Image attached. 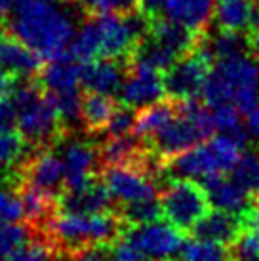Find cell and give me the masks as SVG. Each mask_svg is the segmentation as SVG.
<instances>
[{
  "label": "cell",
  "instance_id": "19",
  "mask_svg": "<svg viewBox=\"0 0 259 261\" xmlns=\"http://www.w3.org/2000/svg\"><path fill=\"white\" fill-rule=\"evenodd\" d=\"M126 76V61L97 58L82 63V88L101 94H116Z\"/></svg>",
  "mask_w": 259,
  "mask_h": 261
},
{
  "label": "cell",
  "instance_id": "3",
  "mask_svg": "<svg viewBox=\"0 0 259 261\" xmlns=\"http://www.w3.org/2000/svg\"><path fill=\"white\" fill-rule=\"evenodd\" d=\"M10 99L17 111V132L31 149L58 147L69 136L67 124L38 79L15 80Z\"/></svg>",
  "mask_w": 259,
  "mask_h": 261
},
{
  "label": "cell",
  "instance_id": "29",
  "mask_svg": "<svg viewBox=\"0 0 259 261\" xmlns=\"http://www.w3.org/2000/svg\"><path fill=\"white\" fill-rule=\"evenodd\" d=\"M230 175L252 195L259 193V154L244 152L237 166L230 170Z\"/></svg>",
  "mask_w": 259,
  "mask_h": 261
},
{
  "label": "cell",
  "instance_id": "25",
  "mask_svg": "<svg viewBox=\"0 0 259 261\" xmlns=\"http://www.w3.org/2000/svg\"><path fill=\"white\" fill-rule=\"evenodd\" d=\"M214 59L229 58L237 54H250L248 51V38L242 33H230V31H217L212 37L206 35L202 44Z\"/></svg>",
  "mask_w": 259,
  "mask_h": 261
},
{
  "label": "cell",
  "instance_id": "11",
  "mask_svg": "<svg viewBox=\"0 0 259 261\" xmlns=\"http://www.w3.org/2000/svg\"><path fill=\"white\" fill-rule=\"evenodd\" d=\"M124 237L147 257V261L172 259L185 244L183 231L170 221H152L143 225H128Z\"/></svg>",
  "mask_w": 259,
  "mask_h": 261
},
{
  "label": "cell",
  "instance_id": "36",
  "mask_svg": "<svg viewBox=\"0 0 259 261\" xmlns=\"http://www.w3.org/2000/svg\"><path fill=\"white\" fill-rule=\"evenodd\" d=\"M246 130H248V136L252 139L253 143H257L259 145V107L257 109L250 111L248 115H246Z\"/></svg>",
  "mask_w": 259,
  "mask_h": 261
},
{
  "label": "cell",
  "instance_id": "13",
  "mask_svg": "<svg viewBox=\"0 0 259 261\" xmlns=\"http://www.w3.org/2000/svg\"><path fill=\"white\" fill-rule=\"evenodd\" d=\"M42 58L4 27L0 29V69L15 80L35 79L42 71Z\"/></svg>",
  "mask_w": 259,
  "mask_h": 261
},
{
  "label": "cell",
  "instance_id": "12",
  "mask_svg": "<svg viewBox=\"0 0 259 261\" xmlns=\"http://www.w3.org/2000/svg\"><path fill=\"white\" fill-rule=\"evenodd\" d=\"M67 138L63 139L65 145L61 152L65 162V191L86 185L90 179L97 177V170H101L99 145H95L88 139Z\"/></svg>",
  "mask_w": 259,
  "mask_h": 261
},
{
  "label": "cell",
  "instance_id": "32",
  "mask_svg": "<svg viewBox=\"0 0 259 261\" xmlns=\"http://www.w3.org/2000/svg\"><path fill=\"white\" fill-rule=\"evenodd\" d=\"M25 221L23 202L15 189H0V223Z\"/></svg>",
  "mask_w": 259,
  "mask_h": 261
},
{
  "label": "cell",
  "instance_id": "42",
  "mask_svg": "<svg viewBox=\"0 0 259 261\" xmlns=\"http://www.w3.org/2000/svg\"><path fill=\"white\" fill-rule=\"evenodd\" d=\"M246 261H259V257H255V259H246Z\"/></svg>",
  "mask_w": 259,
  "mask_h": 261
},
{
  "label": "cell",
  "instance_id": "26",
  "mask_svg": "<svg viewBox=\"0 0 259 261\" xmlns=\"http://www.w3.org/2000/svg\"><path fill=\"white\" fill-rule=\"evenodd\" d=\"M118 214L122 216L126 227L128 225H143V223H152V221H160L164 218V210L160 198H147V200H137V202L122 204L118 208Z\"/></svg>",
  "mask_w": 259,
  "mask_h": 261
},
{
  "label": "cell",
  "instance_id": "15",
  "mask_svg": "<svg viewBox=\"0 0 259 261\" xmlns=\"http://www.w3.org/2000/svg\"><path fill=\"white\" fill-rule=\"evenodd\" d=\"M113 195L99 175L79 189H67L59 196V210L76 214H97L113 210Z\"/></svg>",
  "mask_w": 259,
  "mask_h": 261
},
{
  "label": "cell",
  "instance_id": "8",
  "mask_svg": "<svg viewBox=\"0 0 259 261\" xmlns=\"http://www.w3.org/2000/svg\"><path fill=\"white\" fill-rule=\"evenodd\" d=\"M214 61L216 59L210 56L204 46L177 59L164 73L166 95L172 99L200 97Z\"/></svg>",
  "mask_w": 259,
  "mask_h": 261
},
{
  "label": "cell",
  "instance_id": "6",
  "mask_svg": "<svg viewBox=\"0 0 259 261\" xmlns=\"http://www.w3.org/2000/svg\"><path fill=\"white\" fill-rule=\"evenodd\" d=\"M244 152V147L230 136L217 134L166 160L164 174L202 181L210 175L230 174Z\"/></svg>",
  "mask_w": 259,
  "mask_h": 261
},
{
  "label": "cell",
  "instance_id": "33",
  "mask_svg": "<svg viewBox=\"0 0 259 261\" xmlns=\"http://www.w3.org/2000/svg\"><path fill=\"white\" fill-rule=\"evenodd\" d=\"M136 115L137 109L118 101L115 113H113V118H111V122L107 126V136H128V134H134Z\"/></svg>",
  "mask_w": 259,
  "mask_h": 261
},
{
  "label": "cell",
  "instance_id": "22",
  "mask_svg": "<svg viewBox=\"0 0 259 261\" xmlns=\"http://www.w3.org/2000/svg\"><path fill=\"white\" fill-rule=\"evenodd\" d=\"M116 105H118V101L111 94L84 90L82 101H80V122L84 126V130L90 136L105 134Z\"/></svg>",
  "mask_w": 259,
  "mask_h": 261
},
{
  "label": "cell",
  "instance_id": "28",
  "mask_svg": "<svg viewBox=\"0 0 259 261\" xmlns=\"http://www.w3.org/2000/svg\"><path fill=\"white\" fill-rule=\"evenodd\" d=\"M27 141L19 132H4L0 134V170L14 172L23 162V152L27 149Z\"/></svg>",
  "mask_w": 259,
  "mask_h": 261
},
{
  "label": "cell",
  "instance_id": "41",
  "mask_svg": "<svg viewBox=\"0 0 259 261\" xmlns=\"http://www.w3.org/2000/svg\"><path fill=\"white\" fill-rule=\"evenodd\" d=\"M65 2H69V4H72V2H76V0H65Z\"/></svg>",
  "mask_w": 259,
  "mask_h": 261
},
{
  "label": "cell",
  "instance_id": "30",
  "mask_svg": "<svg viewBox=\"0 0 259 261\" xmlns=\"http://www.w3.org/2000/svg\"><path fill=\"white\" fill-rule=\"evenodd\" d=\"M88 14H116L128 15L139 12V0H76Z\"/></svg>",
  "mask_w": 259,
  "mask_h": 261
},
{
  "label": "cell",
  "instance_id": "21",
  "mask_svg": "<svg viewBox=\"0 0 259 261\" xmlns=\"http://www.w3.org/2000/svg\"><path fill=\"white\" fill-rule=\"evenodd\" d=\"M217 29L248 35L259 23V8L255 0H217L216 2Z\"/></svg>",
  "mask_w": 259,
  "mask_h": 261
},
{
  "label": "cell",
  "instance_id": "20",
  "mask_svg": "<svg viewBox=\"0 0 259 261\" xmlns=\"http://www.w3.org/2000/svg\"><path fill=\"white\" fill-rule=\"evenodd\" d=\"M216 0H166L160 15L196 33H208Z\"/></svg>",
  "mask_w": 259,
  "mask_h": 261
},
{
  "label": "cell",
  "instance_id": "4",
  "mask_svg": "<svg viewBox=\"0 0 259 261\" xmlns=\"http://www.w3.org/2000/svg\"><path fill=\"white\" fill-rule=\"evenodd\" d=\"M259 61L252 54H237L214 61L202 90L208 107L235 105L242 115L259 107Z\"/></svg>",
  "mask_w": 259,
  "mask_h": 261
},
{
  "label": "cell",
  "instance_id": "17",
  "mask_svg": "<svg viewBox=\"0 0 259 261\" xmlns=\"http://www.w3.org/2000/svg\"><path fill=\"white\" fill-rule=\"evenodd\" d=\"M191 231L196 239L216 240V242L235 246L244 231V216L237 214V212L214 208L194 225Z\"/></svg>",
  "mask_w": 259,
  "mask_h": 261
},
{
  "label": "cell",
  "instance_id": "18",
  "mask_svg": "<svg viewBox=\"0 0 259 261\" xmlns=\"http://www.w3.org/2000/svg\"><path fill=\"white\" fill-rule=\"evenodd\" d=\"M38 82L48 94H69L82 88V63L65 54L61 58L50 59L44 63L38 74Z\"/></svg>",
  "mask_w": 259,
  "mask_h": 261
},
{
  "label": "cell",
  "instance_id": "9",
  "mask_svg": "<svg viewBox=\"0 0 259 261\" xmlns=\"http://www.w3.org/2000/svg\"><path fill=\"white\" fill-rule=\"evenodd\" d=\"M116 94L118 101L134 109H141L145 105L160 101L168 97L164 73L143 59L132 56L126 59V76Z\"/></svg>",
  "mask_w": 259,
  "mask_h": 261
},
{
  "label": "cell",
  "instance_id": "2",
  "mask_svg": "<svg viewBox=\"0 0 259 261\" xmlns=\"http://www.w3.org/2000/svg\"><path fill=\"white\" fill-rule=\"evenodd\" d=\"M124 229L126 223L115 208L97 214L58 210V214L48 221L44 231L36 239L48 240L58 257H69L86 248L109 246L122 234Z\"/></svg>",
  "mask_w": 259,
  "mask_h": 261
},
{
  "label": "cell",
  "instance_id": "39",
  "mask_svg": "<svg viewBox=\"0 0 259 261\" xmlns=\"http://www.w3.org/2000/svg\"><path fill=\"white\" fill-rule=\"evenodd\" d=\"M10 185L14 187V172H6V170H0V187L2 185Z\"/></svg>",
  "mask_w": 259,
  "mask_h": 261
},
{
  "label": "cell",
  "instance_id": "43",
  "mask_svg": "<svg viewBox=\"0 0 259 261\" xmlns=\"http://www.w3.org/2000/svg\"><path fill=\"white\" fill-rule=\"evenodd\" d=\"M164 261H179V259H173V257H172V259H164Z\"/></svg>",
  "mask_w": 259,
  "mask_h": 261
},
{
  "label": "cell",
  "instance_id": "23",
  "mask_svg": "<svg viewBox=\"0 0 259 261\" xmlns=\"http://www.w3.org/2000/svg\"><path fill=\"white\" fill-rule=\"evenodd\" d=\"M175 113H177V99H172V97H164L160 101L137 109L134 136L147 143L172 120Z\"/></svg>",
  "mask_w": 259,
  "mask_h": 261
},
{
  "label": "cell",
  "instance_id": "10",
  "mask_svg": "<svg viewBox=\"0 0 259 261\" xmlns=\"http://www.w3.org/2000/svg\"><path fill=\"white\" fill-rule=\"evenodd\" d=\"M27 183L54 196H61L65 191V162L56 152V147L33 149L27 159L15 168V187Z\"/></svg>",
  "mask_w": 259,
  "mask_h": 261
},
{
  "label": "cell",
  "instance_id": "5",
  "mask_svg": "<svg viewBox=\"0 0 259 261\" xmlns=\"http://www.w3.org/2000/svg\"><path fill=\"white\" fill-rule=\"evenodd\" d=\"M217 132L214 111L204 101L194 99H177V113L164 128L149 139V147L162 162L179 152L202 143Z\"/></svg>",
  "mask_w": 259,
  "mask_h": 261
},
{
  "label": "cell",
  "instance_id": "34",
  "mask_svg": "<svg viewBox=\"0 0 259 261\" xmlns=\"http://www.w3.org/2000/svg\"><path fill=\"white\" fill-rule=\"evenodd\" d=\"M14 126H17V111L15 105L10 97L0 99V134L14 130Z\"/></svg>",
  "mask_w": 259,
  "mask_h": 261
},
{
  "label": "cell",
  "instance_id": "40",
  "mask_svg": "<svg viewBox=\"0 0 259 261\" xmlns=\"http://www.w3.org/2000/svg\"><path fill=\"white\" fill-rule=\"evenodd\" d=\"M253 206H255V208H259V193L255 195V198H253Z\"/></svg>",
  "mask_w": 259,
  "mask_h": 261
},
{
  "label": "cell",
  "instance_id": "7",
  "mask_svg": "<svg viewBox=\"0 0 259 261\" xmlns=\"http://www.w3.org/2000/svg\"><path fill=\"white\" fill-rule=\"evenodd\" d=\"M159 198L164 218L181 231H191L212 210L206 187L191 177L170 175L160 189Z\"/></svg>",
  "mask_w": 259,
  "mask_h": 261
},
{
  "label": "cell",
  "instance_id": "31",
  "mask_svg": "<svg viewBox=\"0 0 259 261\" xmlns=\"http://www.w3.org/2000/svg\"><path fill=\"white\" fill-rule=\"evenodd\" d=\"M58 257L51 244L44 239H35L33 242H27L25 246L15 250L6 261H54Z\"/></svg>",
  "mask_w": 259,
  "mask_h": 261
},
{
  "label": "cell",
  "instance_id": "38",
  "mask_svg": "<svg viewBox=\"0 0 259 261\" xmlns=\"http://www.w3.org/2000/svg\"><path fill=\"white\" fill-rule=\"evenodd\" d=\"M14 76H10L6 71H2L0 69V99H4V97H10L12 94V90H14Z\"/></svg>",
  "mask_w": 259,
  "mask_h": 261
},
{
  "label": "cell",
  "instance_id": "1",
  "mask_svg": "<svg viewBox=\"0 0 259 261\" xmlns=\"http://www.w3.org/2000/svg\"><path fill=\"white\" fill-rule=\"evenodd\" d=\"M65 0H19L10 14L6 29L42 59L65 56L76 31Z\"/></svg>",
  "mask_w": 259,
  "mask_h": 261
},
{
  "label": "cell",
  "instance_id": "24",
  "mask_svg": "<svg viewBox=\"0 0 259 261\" xmlns=\"http://www.w3.org/2000/svg\"><path fill=\"white\" fill-rule=\"evenodd\" d=\"M179 261H238L229 244L216 240L196 239L187 240L179 252Z\"/></svg>",
  "mask_w": 259,
  "mask_h": 261
},
{
  "label": "cell",
  "instance_id": "37",
  "mask_svg": "<svg viewBox=\"0 0 259 261\" xmlns=\"http://www.w3.org/2000/svg\"><path fill=\"white\" fill-rule=\"evenodd\" d=\"M166 0H139V12L143 15H147L149 19L151 17H157L162 12V6H164Z\"/></svg>",
  "mask_w": 259,
  "mask_h": 261
},
{
  "label": "cell",
  "instance_id": "14",
  "mask_svg": "<svg viewBox=\"0 0 259 261\" xmlns=\"http://www.w3.org/2000/svg\"><path fill=\"white\" fill-rule=\"evenodd\" d=\"M208 33H196L187 27H183L179 23L168 19L164 15H157L151 17V25H149V33L147 37H151L154 42L164 46L166 50H170L173 56L183 58L191 51L202 48L204 38Z\"/></svg>",
  "mask_w": 259,
  "mask_h": 261
},
{
  "label": "cell",
  "instance_id": "16",
  "mask_svg": "<svg viewBox=\"0 0 259 261\" xmlns=\"http://www.w3.org/2000/svg\"><path fill=\"white\" fill-rule=\"evenodd\" d=\"M202 185L208 191V196L214 208L244 214L246 210H250L253 206L255 195H252L248 189L242 187L230 174L210 175L206 179H202Z\"/></svg>",
  "mask_w": 259,
  "mask_h": 261
},
{
  "label": "cell",
  "instance_id": "35",
  "mask_svg": "<svg viewBox=\"0 0 259 261\" xmlns=\"http://www.w3.org/2000/svg\"><path fill=\"white\" fill-rule=\"evenodd\" d=\"M69 261H113L107 252V246H95L80 250L76 254L69 255Z\"/></svg>",
  "mask_w": 259,
  "mask_h": 261
},
{
  "label": "cell",
  "instance_id": "27",
  "mask_svg": "<svg viewBox=\"0 0 259 261\" xmlns=\"http://www.w3.org/2000/svg\"><path fill=\"white\" fill-rule=\"evenodd\" d=\"M36 239V231L25 221L0 223V261H6L15 250Z\"/></svg>",
  "mask_w": 259,
  "mask_h": 261
}]
</instances>
